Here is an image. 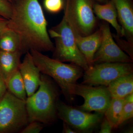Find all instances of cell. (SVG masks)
<instances>
[{
	"label": "cell",
	"mask_w": 133,
	"mask_h": 133,
	"mask_svg": "<svg viewBox=\"0 0 133 133\" xmlns=\"http://www.w3.org/2000/svg\"><path fill=\"white\" fill-rule=\"evenodd\" d=\"M8 27L18 34L23 52L31 50L53 51L54 46L47 30V22L38 0H15Z\"/></svg>",
	"instance_id": "obj_1"
},
{
	"label": "cell",
	"mask_w": 133,
	"mask_h": 133,
	"mask_svg": "<svg viewBox=\"0 0 133 133\" xmlns=\"http://www.w3.org/2000/svg\"><path fill=\"white\" fill-rule=\"evenodd\" d=\"M30 52L41 72L55 80L67 102L71 104L74 98L72 94L73 85L83 76V69L74 64H66L50 58L35 50H31Z\"/></svg>",
	"instance_id": "obj_2"
},
{
	"label": "cell",
	"mask_w": 133,
	"mask_h": 133,
	"mask_svg": "<svg viewBox=\"0 0 133 133\" xmlns=\"http://www.w3.org/2000/svg\"><path fill=\"white\" fill-rule=\"evenodd\" d=\"M39 89L26 101L29 122L36 121L45 124L54 121L58 100L57 88L48 76H41Z\"/></svg>",
	"instance_id": "obj_3"
},
{
	"label": "cell",
	"mask_w": 133,
	"mask_h": 133,
	"mask_svg": "<svg viewBox=\"0 0 133 133\" xmlns=\"http://www.w3.org/2000/svg\"><path fill=\"white\" fill-rule=\"evenodd\" d=\"M49 32L55 42L52 58L77 65L84 71L88 70V63L79 49L74 32L64 17L59 24L51 29Z\"/></svg>",
	"instance_id": "obj_4"
},
{
	"label": "cell",
	"mask_w": 133,
	"mask_h": 133,
	"mask_svg": "<svg viewBox=\"0 0 133 133\" xmlns=\"http://www.w3.org/2000/svg\"><path fill=\"white\" fill-rule=\"evenodd\" d=\"M92 0H65L64 17L74 32L81 36L93 33L97 24Z\"/></svg>",
	"instance_id": "obj_5"
},
{
	"label": "cell",
	"mask_w": 133,
	"mask_h": 133,
	"mask_svg": "<svg viewBox=\"0 0 133 133\" xmlns=\"http://www.w3.org/2000/svg\"><path fill=\"white\" fill-rule=\"evenodd\" d=\"M28 122L26 101L7 91L0 100V132H14Z\"/></svg>",
	"instance_id": "obj_6"
},
{
	"label": "cell",
	"mask_w": 133,
	"mask_h": 133,
	"mask_svg": "<svg viewBox=\"0 0 133 133\" xmlns=\"http://www.w3.org/2000/svg\"><path fill=\"white\" fill-rule=\"evenodd\" d=\"M131 74H133L132 63L95 64L84 71L81 84L107 87L117 78Z\"/></svg>",
	"instance_id": "obj_7"
},
{
	"label": "cell",
	"mask_w": 133,
	"mask_h": 133,
	"mask_svg": "<svg viewBox=\"0 0 133 133\" xmlns=\"http://www.w3.org/2000/svg\"><path fill=\"white\" fill-rule=\"evenodd\" d=\"M57 114L59 119L77 131L88 132L95 128L102 121L104 114L91 113L73 107L58 99Z\"/></svg>",
	"instance_id": "obj_8"
},
{
	"label": "cell",
	"mask_w": 133,
	"mask_h": 133,
	"mask_svg": "<svg viewBox=\"0 0 133 133\" xmlns=\"http://www.w3.org/2000/svg\"><path fill=\"white\" fill-rule=\"evenodd\" d=\"M73 95H78L84 98V104L79 109L86 112L95 111L104 114L109 107L112 97L107 87L76 84L73 85Z\"/></svg>",
	"instance_id": "obj_9"
},
{
	"label": "cell",
	"mask_w": 133,
	"mask_h": 133,
	"mask_svg": "<svg viewBox=\"0 0 133 133\" xmlns=\"http://www.w3.org/2000/svg\"><path fill=\"white\" fill-rule=\"evenodd\" d=\"M102 37L101 44L95 52L94 64L104 63H132L133 59L119 48L114 41L109 25L104 23L101 26Z\"/></svg>",
	"instance_id": "obj_10"
},
{
	"label": "cell",
	"mask_w": 133,
	"mask_h": 133,
	"mask_svg": "<svg viewBox=\"0 0 133 133\" xmlns=\"http://www.w3.org/2000/svg\"><path fill=\"white\" fill-rule=\"evenodd\" d=\"M19 70L24 82L28 97L33 95L39 87L41 81V71L34 61L29 51L26 52Z\"/></svg>",
	"instance_id": "obj_11"
},
{
	"label": "cell",
	"mask_w": 133,
	"mask_h": 133,
	"mask_svg": "<svg viewBox=\"0 0 133 133\" xmlns=\"http://www.w3.org/2000/svg\"><path fill=\"white\" fill-rule=\"evenodd\" d=\"M73 32L79 49L85 57L89 67L92 66L94 55L99 48L102 41V34L101 27L97 31L85 36L80 35L74 31Z\"/></svg>",
	"instance_id": "obj_12"
},
{
	"label": "cell",
	"mask_w": 133,
	"mask_h": 133,
	"mask_svg": "<svg viewBox=\"0 0 133 133\" xmlns=\"http://www.w3.org/2000/svg\"><path fill=\"white\" fill-rule=\"evenodd\" d=\"M127 41L133 45V6L132 0H112Z\"/></svg>",
	"instance_id": "obj_13"
},
{
	"label": "cell",
	"mask_w": 133,
	"mask_h": 133,
	"mask_svg": "<svg viewBox=\"0 0 133 133\" xmlns=\"http://www.w3.org/2000/svg\"><path fill=\"white\" fill-rule=\"evenodd\" d=\"M93 9L94 14L98 17L109 23L113 27L117 36L119 37L125 36L123 29L118 22L117 12L112 0L108 1L104 5H94Z\"/></svg>",
	"instance_id": "obj_14"
},
{
	"label": "cell",
	"mask_w": 133,
	"mask_h": 133,
	"mask_svg": "<svg viewBox=\"0 0 133 133\" xmlns=\"http://www.w3.org/2000/svg\"><path fill=\"white\" fill-rule=\"evenodd\" d=\"M23 53L21 51L8 52L0 50V73L5 83L12 74L19 70Z\"/></svg>",
	"instance_id": "obj_15"
},
{
	"label": "cell",
	"mask_w": 133,
	"mask_h": 133,
	"mask_svg": "<svg viewBox=\"0 0 133 133\" xmlns=\"http://www.w3.org/2000/svg\"><path fill=\"white\" fill-rule=\"evenodd\" d=\"M112 98H123L133 93V74L122 76L107 87Z\"/></svg>",
	"instance_id": "obj_16"
},
{
	"label": "cell",
	"mask_w": 133,
	"mask_h": 133,
	"mask_svg": "<svg viewBox=\"0 0 133 133\" xmlns=\"http://www.w3.org/2000/svg\"><path fill=\"white\" fill-rule=\"evenodd\" d=\"M0 50L8 52L21 51L23 52L21 41L18 34L9 28L1 32Z\"/></svg>",
	"instance_id": "obj_17"
},
{
	"label": "cell",
	"mask_w": 133,
	"mask_h": 133,
	"mask_svg": "<svg viewBox=\"0 0 133 133\" xmlns=\"http://www.w3.org/2000/svg\"><path fill=\"white\" fill-rule=\"evenodd\" d=\"M6 84L9 91L17 97L26 101L27 98L26 88L19 70L11 75Z\"/></svg>",
	"instance_id": "obj_18"
},
{
	"label": "cell",
	"mask_w": 133,
	"mask_h": 133,
	"mask_svg": "<svg viewBox=\"0 0 133 133\" xmlns=\"http://www.w3.org/2000/svg\"><path fill=\"white\" fill-rule=\"evenodd\" d=\"M125 98H112L109 107L105 111V117L113 129L118 128Z\"/></svg>",
	"instance_id": "obj_19"
},
{
	"label": "cell",
	"mask_w": 133,
	"mask_h": 133,
	"mask_svg": "<svg viewBox=\"0 0 133 133\" xmlns=\"http://www.w3.org/2000/svg\"><path fill=\"white\" fill-rule=\"evenodd\" d=\"M133 116V93L125 98L122 110L121 116L119 121V126Z\"/></svg>",
	"instance_id": "obj_20"
},
{
	"label": "cell",
	"mask_w": 133,
	"mask_h": 133,
	"mask_svg": "<svg viewBox=\"0 0 133 133\" xmlns=\"http://www.w3.org/2000/svg\"><path fill=\"white\" fill-rule=\"evenodd\" d=\"M64 0H44V5L45 9L51 13H58L64 9Z\"/></svg>",
	"instance_id": "obj_21"
},
{
	"label": "cell",
	"mask_w": 133,
	"mask_h": 133,
	"mask_svg": "<svg viewBox=\"0 0 133 133\" xmlns=\"http://www.w3.org/2000/svg\"><path fill=\"white\" fill-rule=\"evenodd\" d=\"M13 6L7 0H0V16L9 20L12 17Z\"/></svg>",
	"instance_id": "obj_22"
},
{
	"label": "cell",
	"mask_w": 133,
	"mask_h": 133,
	"mask_svg": "<svg viewBox=\"0 0 133 133\" xmlns=\"http://www.w3.org/2000/svg\"><path fill=\"white\" fill-rule=\"evenodd\" d=\"M115 38V41L118 42L119 48L123 51H125L128 55L133 59V45L131 44L127 41L121 40L118 36H112Z\"/></svg>",
	"instance_id": "obj_23"
},
{
	"label": "cell",
	"mask_w": 133,
	"mask_h": 133,
	"mask_svg": "<svg viewBox=\"0 0 133 133\" xmlns=\"http://www.w3.org/2000/svg\"><path fill=\"white\" fill-rule=\"evenodd\" d=\"M43 128L42 124L38 121H32L21 131L22 133H38Z\"/></svg>",
	"instance_id": "obj_24"
},
{
	"label": "cell",
	"mask_w": 133,
	"mask_h": 133,
	"mask_svg": "<svg viewBox=\"0 0 133 133\" xmlns=\"http://www.w3.org/2000/svg\"><path fill=\"white\" fill-rule=\"evenodd\" d=\"M101 125L100 133H110L113 129L112 127L105 117L102 119Z\"/></svg>",
	"instance_id": "obj_25"
},
{
	"label": "cell",
	"mask_w": 133,
	"mask_h": 133,
	"mask_svg": "<svg viewBox=\"0 0 133 133\" xmlns=\"http://www.w3.org/2000/svg\"><path fill=\"white\" fill-rule=\"evenodd\" d=\"M7 90V88L6 83L0 73V100L6 92Z\"/></svg>",
	"instance_id": "obj_26"
},
{
	"label": "cell",
	"mask_w": 133,
	"mask_h": 133,
	"mask_svg": "<svg viewBox=\"0 0 133 133\" xmlns=\"http://www.w3.org/2000/svg\"><path fill=\"white\" fill-rule=\"evenodd\" d=\"M8 20L0 16V33L8 29Z\"/></svg>",
	"instance_id": "obj_27"
},
{
	"label": "cell",
	"mask_w": 133,
	"mask_h": 133,
	"mask_svg": "<svg viewBox=\"0 0 133 133\" xmlns=\"http://www.w3.org/2000/svg\"><path fill=\"white\" fill-rule=\"evenodd\" d=\"M72 128L65 122H63V133H77L78 132L73 130Z\"/></svg>",
	"instance_id": "obj_28"
},
{
	"label": "cell",
	"mask_w": 133,
	"mask_h": 133,
	"mask_svg": "<svg viewBox=\"0 0 133 133\" xmlns=\"http://www.w3.org/2000/svg\"><path fill=\"white\" fill-rule=\"evenodd\" d=\"M95 1H97L99 2H107L109 0H95Z\"/></svg>",
	"instance_id": "obj_29"
},
{
	"label": "cell",
	"mask_w": 133,
	"mask_h": 133,
	"mask_svg": "<svg viewBox=\"0 0 133 133\" xmlns=\"http://www.w3.org/2000/svg\"><path fill=\"white\" fill-rule=\"evenodd\" d=\"M7 1H8L11 3L12 2L14 1H15V0H7Z\"/></svg>",
	"instance_id": "obj_30"
}]
</instances>
